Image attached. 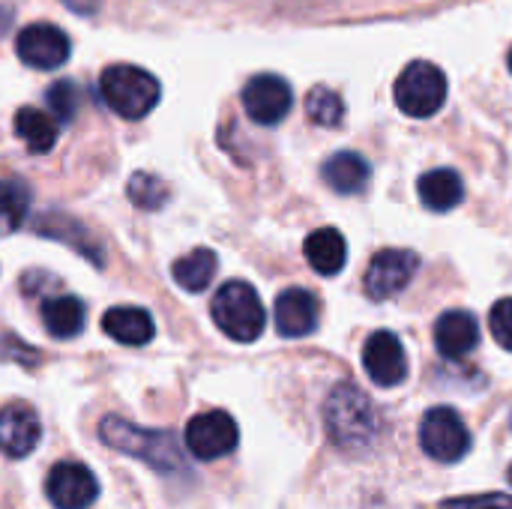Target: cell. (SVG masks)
Returning a JSON list of instances; mask_svg holds the SVG:
<instances>
[{
    "instance_id": "cell-1",
    "label": "cell",
    "mask_w": 512,
    "mask_h": 509,
    "mask_svg": "<svg viewBox=\"0 0 512 509\" xmlns=\"http://www.w3.org/2000/svg\"><path fill=\"white\" fill-rule=\"evenodd\" d=\"M99 438L111 450L147 462L156 474H183L186 471V459H183V450H180L174 432L138 429L129 420L105 417L99 426Z\"/></svg>"
},
{
    "instance_id": "cell-2",
    "label": "cell",
    "mask_w": 512,
    "mask_h": 509,
    "mask_svg": "<svg viewBox=\"0 0 512 509\" xmlns=\"http://www.w3.org/2000/svg\"><path fill=\"white\" fill-rule=\"evenodd\" d=\"M324 423H327V435L342 450L372 447L378 426H381L372 399L354 384H339L330 393V399L324 405Z\"/></svg>"
},
{
    "instance_id": "cell-3",
    "label": "cell",
    "mask_w": 512,
    "mask_h": 509,
    "mask_svg": "<svg viewBox=\"0 0 512 509\" xmlns=\"http://www.w3.org/2000/svg\"><path fill=\"white\" fill-rule=\"evenodd\" d=\"M99 93H102V102L117 117L141 120V117H147L159 105L162 87H159V81L147 69L132 66V63H117V66H108L102 72Z\"/></svg>"
},
{
    "instance_id": "cell-4",
    "label": "cell",
    "mask_w": 512,
    "mask_h": 509,
    "mask_svg": "<svg viewBox=\"0 0 512 509\" xmlns=\"http://www.w3.org/2000/svg\"><path fill=\"white\" fill-rule=\"evenodd\" d=\"M210 312H213L216 327L234 342H255L264 333V324H267V312H264V303H261L258 291L249 282H240V279L225 282L216 291Z\"/></svg>"
},
{
    "instance_id": "cell-5",
    "label": "cell",
    "mask_w": 512,
    "mask_h": 509,
    "mask_svg": "<svg viewBox=\"0 0 512 509\" xmlns=\"http://www.w3.org/2000/svg\"><path fill=\"white\" fill-rule=\"evenodd\" d=\"M396 105L408 117H432L447 102V75L429 60H414L402 69L393 87Z\"/></svg>"
},
{
    "instance_id": "cell-6",
    "label": "cell",
    "mask_w": 512,
    "mask_h": 509,
    "mask_svg": "<svg viewBox=\"0 0 512 509\" xmlns=\"http://www.w3.org/2000/svg\"><path fill=\"white\" fill-rule=\"evenodd\" d=\"M420 444L423 450L444 465H453L459 459L468 456L471 450V432L465 426V420L459 417V411L453 408H432L423 423H420Z\"/></svg>"
},
{
    "instance_id": "cell-7",
    "label": "cell",
    "mask_w": 512,
    "mask_h": 509,
    "mask_svg": "<svg viewBox=\"0 0 512 509\" xmlns=\"http://www.w3.org/2000/svg\"><path fill=\"white\" fill-rule=\"evenodd\" d=\"M237 441H240V429H237L234 417L225 411L198 414L186 426V450L201 462H213V459L234 453Z\"/></svg>"
},
{
    "instance_id": "cell-8",
    "label": "cell",
    "mask_w": 512,
    "mask_h": 509,
    "mask_svg": "<svg viewBox=\"0 0 512 509\" xmlns=\"http://www.w3.org/2000/svg\"><path fill=\"white\" fill-rule=\"evenodd\" d=\"M420 270V258L411 249H381L366 270V294L372 300L399 297Z\"/></svg>"
},
{
    "instance_id": "cell-9",
    "label": "cell",
    "mask_w": 512,
    "mask_h": 509,
    "mask_svg": "<svg viewBox=\"0 0 512 509\" xmlns=\"http://www.w3.org/2000/svg\"><path fill=\"white\" fill-rule=\"evenodd\" d=\"M294 105V90L282 75H255L246 81L243 87V108L249 114V120L261 123V126H276L291 114Z\"/></svg>"
},
{
    "instance_id": "cell-10",
    "label": "cell",
    "mask_w": 512,
    "mask_h": 509,
    "mask_svg": "<svg viewBox=\"0 0 512 509\" xmlns=\"http://www.w3.org/2000/svg\"><path fill=\"white\" fill-rule=\"evenodd\" d=\"M69 51H72L69 36L60 27L42 21L24 27L15 39V54L30 69H45V72L60 69L69 60Z\"/></svg>"
},
{
    "instance_id": "cell-11",
    "label": "cell",
    "mask_w": 512,
    "mask_h": 509,
    "mask_svg": "<svg viewBox=\"0 0 512 509\" xmlns=\"http://www.w3.org/2000/svg\"><path fill=\"white\" fill-rule=\"evenodd\" d=\"M45 492L57 509H90L99 498V483L87 465L57 462L48 474Z\"/></svg>"
},
{
    "instance_id": "cell-12",
    "label": "cell",
    "mask_w": 512,
    "mask_h": 509,
    "mask_svg": "<svg viewBox=\"0 0 512 509\" xmlns=\"http://www.w3.org/2000/svg\"><path fill=\"white\" fill-rule=\"evenodd\" d=\"M363 366L378 387H399L408 378V354L399 336L390 330L372 333L363 348Z\"/></svg>"
},
{
    "instance_id": "cell-13",
    "label": "cell",
    "mask_w": 512,
    "mask_h": 509,
    "mask_svg": "<svg viewBox=\"0 0 512 509\" xmlns=\"http://www.w3.org/2000/svg\"><path fill=\"white\" fill-rule=\"evenodd\" d=\"M42 438L39 417L30 405H6L0 411V453L9 459H24L36 450Z\"/></svg>"
},
{
    "instance_id": "cell-14",
    "label": "cell",
    "mask_w": 512,
    "mask_h": 509,
    "mask_svg": "<svg viewBox=\"0 0 512 509\" xmlns=\"http://www.w3.org/2000/svg\"><path fill=\"white\" fill-rule=\"evenodd\" d=\"M276 330L285 339L309 336L318 327V297L306 288H288L276 297Z\"/></svg>"
},
{
    "instance_id": "cell-15",
    "label": "cell",
    "mask_w": 512,
    "mask_h": 509,
    "mask_svg": "<svg viewBox=\"0 0 512 509\" xmlns=\"http://www.w3.org/2000/svg\"><path fill=\"white\" fill-rule=\"evenodd\" d=\"M480 342V324L471 312L450 309L438 318L435 324V348L447 360H462L468 357Z\"/></svg>"
},
{
    "instance_id": "cell-16",
    "label": "cell",
    "mask_w": 512,
    "mask_h": 509,
    "mask_svg": "<svg viewBox=\"0 0 512 509\" xmlns=\"http://www.w3.org/2000/svg\"><path fill=\"white\" fill-rule=\"evenodd\" d=\"M102 330L120 342V345H129V348H141L153 339L156 333V324L150 318V312L138 309V306H114L105 312L102 318Z\"/></svg>"
},
{
    "instance_id": "cell-17",
    "label": "cell",
    "mask_w": 512,
    "mask_h": 509,
    "mask_svg": "<svg viewBox=\"0 0 512 509\" xmlns=\"http://www.w3.org/2000/svg\"><path fill=\"white\" fill-rule=\"evenodd\" d=\"M327 186L339 195H360L369 180H372V168L369 162L360 156V153H351V150H342V153H333L324 168H321Z\"/></svg>"
},
{
    "instance_id": "cell-18",
    "label": "cell",
    "mask_w": 512,
    "mask_h": 509,
    "mask_svg": "<svg viewBox=\"0 0 512 509\" xmlns=\"http://www.w3.org/2000/svg\"><path fill=\"white\" fill-rule=\"evenodd\" d=\"M306 261L321 276H336L348 261V243L336 228H318L306 237Z\"/></svg>"
},
{
    "instance_id": "cell-19",
    "label": "cell",
    "mask_w": 512,
    "mask_h": 509,
    "mask_svg": "<svg viewBox=\"0 0 512 509\" xmlns=\"http://www.w3.org/2000/svg\"><path fill=\"white\" fill-rule=\"evenodd\" d=\"M417 189H420V201L429 210H435V213H447V210L459 207L462 198H465V183H462V177L453 168L426 171L420 177Z\"/></svg>"
},
{
    "instance_id": "cell-20",
    "label": "cell",
    "mask_w": 512,
    "mask_h": 509,
    "mask_svg": "<svg viewBox=\"0 0 512 509\" xmlns=\"http://www.w3.org/2000/svg\"><path fill=\"white\" fill-rule=\"evenodd\" d=\"M84 321H87L84 303L72 294L51 297L42 306V324L54 339H75L84 330Z\"/></svg>"
},
{
    "instance_id": "cell-21",
    "label": "cell",
    "mask_w": 512,
    "mask_h": 509,
    "mask_svg": "<svg viewBox=\"0 0 512 509\" xmlns=\"http://www.w3.org/2000/svg\"><path fill=\"white\" fill-rule=\"evenodd\" d=\"M15 135L27 144L30 153H48L57 141V123L39 108H21L15 111Z\"/></svg>"
},
{
    "instance_id": "cell-22",
    "label": "cell",
    "mask_w": 512,
    "mask_h": 509,
    "mask_svg": "<svg viewBox=\"0 0 512 509\" xmlns=\"http://www.w3.org/2000/svg\"><path fill=\"white\" fill-rule=\"evenodd\" d=\"M174 282L189 291V294H201L210 288L213 276H216V252L210 249H192L189 255L174 261Z\"/></svg>"
},
{
    "instance_id": "cell-23",
    "label": "cell",
    "mask_w": 512,
    "mask_h": 509,
    "mask_svg": "<svg viewBox=\"0 0 512 509\" xmlns=\"http://www.w3.org/2000/svg\"><path fill=\"white\" fill-rule=\"evenodd\" d=\"M36 231H39V234H48V237H54V240H60V243H66V246H75L87 261L102 264V249H99L96 240L84 231V225H81L78 219H72V216H51L48 222H39Z\"/></svg>"
},
{
    "instance_id": "cell-24",
    "label": "cell",
    "mask_w": 512,
    "mask_h": 509,
    "mask_svg": "<svg viewBox=\"0 0 512 509\" xmlns=\"http://www.w3.org/2000/svg\"><path fill=\"white\" fill-rule=\"evenodd\" d=\"M30 213V189L21 180H0V237L15 234Z\"/></svg>"
},
{
    "instance_id": "cell-25",
    "label": "cell",
    "mask_w": 512,
    "mask_h": 509,
    "mask_svg": "<svg viewBox=\"0 0 512 509\" xmlns=\"http://www.w3.org/2000/svg\"><path fill=\"white\" fill-rule=\"evenodd\" d=\"M306 117L318 126H327V129H336L342 120H345V102L342 96L333 90V87H312L309 96H306Z\"/></svg>"
},
{
    "instance_id": "cell-26",
    "label": "cell",
    "mask_w": 512,
    "mask_h": 509,
    "mask_svg": "<svg viewBox=\"0 0 512 509\" xmlns=\"http://www.w3.org/2000/svg\"><path fill=\"white\" fill-rule=\"evenodd\" d=\"M129 201L141 210H159L165 201H168V189L159 177L147 174V171H138L132 180H129Z\"/></svg>"
},
{
    "instance_id": "cell-27",
    "label": "cell",
    "mask_w": 512,
    "mask_h": 509,
    "mask_svg": "<svg viewBox=\"0 0 512 509\" xmlns=\"http://www.w3.org/2000/svg\"><path fill=\"white\" fill-rule=\"evenodd\" d=\"M45 102L57 120L69 123L78 111V87L72 81H54L45 93Z\"/></svg>"
},
{
    "instance_id": "cell-28",
    "label": "cell",
    "mask_w": 512,
    "mask_h": 509,
    "mask_svg": "<svg viewBox=\"0 0 512 509\" xmlns=\"http://www.w3.org/2000/svg\"><path fill=\"white\" fill-rule=\"evenodd\" d=\"M489 327H492V336L501 348L512 351V297L507 300H498L492 315H489Z\"/></svg>"
},
{
    "instance_id": "cell-29",
    "label": "cell",
    "mask_w": 512,
    "mask_h": 509,
    "mask_svg": "<svg viewBox=\"0 0 512 509\" xmlns=\"http://www.w3.org/2000/svg\"><path fill=\"white\" fill-rule=\"evenodd\" d=\"M441 509H512V495H474V498H456V501H444Z\"/></svg>"
},
{
    "instance_id": "cell-30",
    "label": "cell",
    "mask_w": 512,
    "mask_h": 509,
    "mask_svg": "<svg viewBox=\"0 0 512 509\" xmlns=\"http://www.w3.org/2000/svg\"><path fill=\"white\" fill-rule=\"evenodd\" d=\"M66 6H72L75 12H90L96 9V0H66Z\"/></svg>"
},
{
    "instance_id": "cell-31",
    "label": "cell",
    "mask_w": 512,
    "mask_h": 509,
    "mask_svg": "<svg viewBox=\"0 0 512 509\" xmlns=\"http://www.w3.org/2000/svg\"><path fill=\"white\" fill-rule=\"evenodd\" d=\"M507 66H510V72H512V48H510V57H507Z\"/></svg>"
},
{
    "instance_id": "cell-32",
    "label": "cell",
    "mask_w": 512,
    "mask_h": 509,
    "mask_svg": "<svg viewBox=\"0 0 512 509\" xmlns=\"http://www.w3.org/2000/svg\"><path fill=\"white\" fill-rule=\"evenodd\" d=\"M507 480H510V486H512V465H510V474H507Z\"/></svg>"
}]
</instances>
